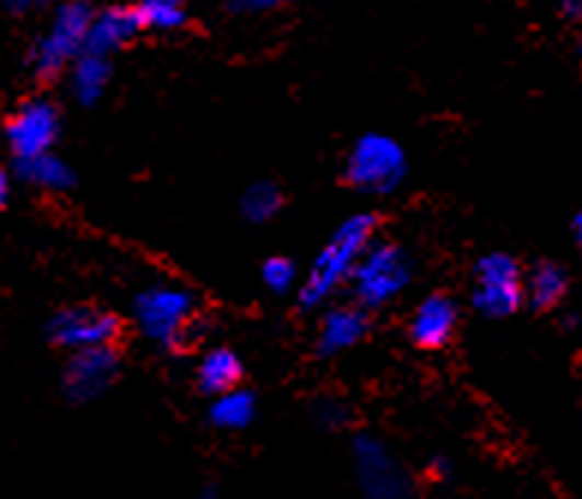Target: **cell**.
<instances>
[{"instance_id":"6da1fadb","label":"cell","mask_w":582,"mask_h":499,"mask_svg":"<svg viewBox=\"0 0 582 499\" xmlns=\"http://www.w3.org/2000/svg\"><path fill=\"white\" fill-rule=\"evenodd\" d=\"M376 233V217L373 214H354L333 233L328 247L316 256L312 271H309L307 286L300 290V304L316 307L324 298H331L333 292L343 286L345 280L352 277L354 262L369 245V238Z\"/></svg>"},{"instance_id":"7a4b0ae2","label":"cell","mask_w":582,"mask_h":499,"mask_svg":"<svg viewBox=\"0 0 582 499\" xmlns=\"http://www.w3.org/2000/svg\"><path fill=\"white\" fill-rule=\"evenodd\" d=\"M345 174L357 190L388 196L406 178V151H402L400 141H393L390 136L369 133L364 139L354 141Z\"/></svg>"},{"instance_id":"3957f363","label":"cell","mask_w":582,"mask_h":499,"mask_svg":"<svg viewBox=\"0 0 582 499\" xmlns=\"http://www.w3.org/2000/svg\"><path fill=\"white\" fill-rule=\"evenodd\" d=\"M354 295L366 307H381L393 302L411 280L409 256L397 245H366L361 259L354 262Z\"/></svg>"},{"instance_id":"277c9868","label":"cell","mask_w":582,"mask_h":499,"mask_svg":"<svg viewBox=\"0 0 582 499\" xmlns=\"http://www.w3.org/2000/svg\"><path fill=\"white\" fill-rule=\"evenodd\" d=\"M93 12L84 0H67L55 15V22L48 27V34L36 43L31 64L39 79H55L69 60L84 48V36L91 27Z\"/></svg>"},{"instance_id":"5b68a950","label":"cell","mask_w":582,"mask_h":499,"mask_svg":"<svg viewBox=\"0 0 582 499\" xmlns=\"http://www.w3.org/2000/svg\"><path fill=\"white\" fill-rule=\"evenodd\" d=\"M471 302L480 314L511 316L523 304V274L514 256L490 253L478 262Z\"/></svg>"},{"instance_id":"8992f818","label":"cell","mask_w":582,"mask_h":499,"mask_svg":"<svg viewBox=\"0 0 582 499\" xmlns=\"http://www.w3.org/2000/svg\"><path fill=\"white\" fill-rule=\"evenodd\" d=\"M193 314V295L174 286H150L136 298L138 326L157 343H174L190 326Z\"/></svg>"},{"instance_id":"52a82bcc","label":"cell","mask_w":582,"mask_h":499,"mask_svg":"<svg viewBox=\"0 0 582 499\" xmlns=\"http://www.w3.org/2000/svg\"><path fill=\"white\" fill-rule=\"evenodd\" d=\"M60 133V112L48 100H27L7 121V141L15 160H31L52 151Z\"/></svg>"},{"instance_id":"ba28073f","label":"cell","mask_w":582,"mask_h":499,"mask_svg":"<svg viewBox=\"0 0 582 499\" xmlns=\"http://www.w3.org/2000/svg\"><path fill=\"white\" fill-rule=\"evenodd\" d=\"M117 319L112 314L103 310H93V307H69L60 310L52 319V337L55 343L72 349H93V347H109L117 337Z\"/></svg>"},{"instance_id":"9c48e42d","label":"cell","mask_w":582,"mask_h":499,"mask_svg":"<svg viewBox=\"0 0 582 499\" xmlns=\"http://www.w3.org/2000/svg\"><path fill=\"white\" fill-rule=\"evenodd\" d=\"M141 27H145V19H141V12L138 10H126V7L105 10L91 19V27H88V36H84V48H81V52L109 58L115 48L129 43Z\"/></svg>"},{"instance_id":"30bf717a","label":"cell","mask_w":582,"mask_h":499,"mask_svg":"<svg viewBox=\"0 0 582 499\" xmlns=\"http://www.w3.org/2000/svg\"><path fill=\"white\" fill-rule=\"evenodd\" d=\"M457 304L447 295H430L411 319V340L423 349H442L457 331Z\"/></svg>"},{"instance_id":"8fae6325","label":"cell","mask_w":582,"mask_h":499,"mask_svg":"<svg viewBox=\"0 0 582 499\" xmlns=\"http://www.w3.org/2000/svg\"><path fill=\"white\" fill-rule=\"evenodd\" d=\"M117 359L109 347H93L79 349L76 361L69 364L67 373V388L76 397H91L96 392H103L105 383L115 376Z\"/></svg>"},{"instance_id":"7c38bea8","label":"cell","mask_w":582,"mask_h":499,"mask_svg":"<svg viewBox=\"0 0 582 499\" xmlns=\"http://www.w3.org/2000/svg\"><path fill=\"white\" fill-rule=\"evenodd\" d=\"M243 376L240 359L231 349H210L202 364H198V385L205 395H226L235 392Z\"/></svg>"},{"instance_id":"4fadbf2b","label":"cell","mask_w":582,"mask_h":499,"mask_svg":"<svg viewBox=\"0 0 582 499\" xmlns=\"http://www.w3.org/2000/svg\"><path fill=\"white\" fill-rule=\"evenodd\" d=\"M19 174L27 184L39 186V190H52V193H64L76 181L72 169L52 151L31 157V160H19Z\"/></svg>"},{"instance_id":"5bb4252c","label":"cell","mask_w":582,"mask_h":499,"mask_svg":"<svg viewBox=\"0 0 582 499\" xmlns=\"http://www.w3.org/2000/svg\"><path fill=\"white\" fill-rule=\"evenodd\" d=\"M525 295L535 310H552L556 304L568 295V274L556 262H544L532 271V277L525 283Z\"/></svg>"},{"instance_id":"9a60e30c","label":"cell","mask_w":582,"mask_h":499,"mask_svg":"<svg viewBox=\"0 0 582 499\" xmlns=\"http://www.w3.org/2000/svg\"><path fill=\"white\" fill-rule=\"evenodd\" d=\"M366 331V316L352 307L331 310L321 328V352H340L345 347H354Z\"/></svg>"},{"instance_id":"2e32d148","label":"cell","mask_w":582,"mask_h":499,"mask_svg":"<svg viewBox=\"0 0 582 499\" xmlns=\"http://www.w3.org/2000/svg\"><path fill=\"white\" fill-rule=\"evenodd\" d=\"M109 79H112L109 60L84 52V55L76 60V70H72V93L79 97V103L91 105L103 97Z\"/></svg>"},{"instance_id":"e0dca14e","label":"cell","mask_w":582,"mask_h":499,"mask_svg":"<svg viewBox=\"0 0 582 499\" xmlns=\"http://www.w3.org/2000/svg\"><path fill=\"white\" fill-rule=\"evenodd\" d=\"M361 473H364L366 490L373 494V499H397L400 494V481H388L390 464L385 454L378 452L373 442H361Z\"/></svg>"},{"instance_id":"ac0fdd59","label":"cell","mask_w":582,"mask_h":499,"mask_svg":"<svg viewBox=\"0 0 582 499\" xmlns=\"http://www.w3.org/2000/svg\"><path fill=\"white\" fill-rule=\"evenodd\" d=\"M283 208V193L279 186L271 184V181H262V184H252L243 199H240V211L250 223H264L274 217L276 211Z\"/></svg>"},{"instance_id":"d6986e66","label":"cell","mask_w":582,"mask_h":499,"mask_svg":"<svg viewBox=\"0 0 582 499\" xmlns=\"http://www.w3.org/2000/svg\"><path fill=\"white\" fill-rule=\"evenodd\" d=\"M252 397L247 392H226L219 395L217 407H214V421L219 428H243L252 418Z\"/></svg>"},{"instance_id":"ffe728a7","label":"cell","mask_w":582,"mask_h":499,"mask_svg":"<svg viewBox=\"0 0 582 499\" xmlns=\"http://www.w3.org/2000/svg\"><path fill=\"white\" fill-rule=\"evenodd\" d=\"M141 19L145 27H160V31H174L183 24V0H141Z\"/></svg>"},{"instance_id":"44dd1931","label":"cell","mask_w":582,"mask_h":499,"mask_svg":"<svg viewBox=\"0 0 582 499\" xmlns=\"http://www.w3.org/2000/svg\"><path fill=\"white\" fill-rule=\"evenodd\" d=\"M262 277L264 283L271 286L274 292H288L295 286L297 280V268L292 259H283V256H274V259H267L262 268Z\"/></svg>"},{"instance_id":"7402d4cb","label":"cell","mask_w":582,"mask_h":499,"mask_svg":"<svg viewBox=\"0 0 582 499\" xmlns=\"http://www.w3.org/2000/svg\"><path fill=\"white\" fill-rule=\"evenodd\" d=\"M31 3H34V0H0V7H3V10H10V12L27 10Z\"/></svg>"},{"instance_id":"603a6c76","label":"cell","mask_w":582,"mask_h":499,"mask_svg":"<svg viewBox=\"0 0 582 499\" xmlns=\"http://www.w3.org/2000/svg\"><path fill=\"white\" fill-rule=\"evenodd\" d=\"M7 199H10V178L7 172H0V208L7 205Z\"/></svg>"},{"instance_id":"cb8c5ba5","label":"cell","mask_w":582,"mask_h":499,"mask_svg":"<svg viewBox=\"0 0 582 499\" xmlns=\"http://www.w3.org/2000/svg\"><path fill=\"white\" fill-rule=\"evenodd\" d=\"M564 10L571 12L573 19H577V15H580V0H564Z\"/></svg>"},{"instance_id":"d4e9b609","label":"cell","mask_w":582,"mask_h":499,"mask_svg":"<svg viewBox=\"0 0 582 499\" xmlns=\"http://www.w3.org/2000/svg\"><path fill=\"white\" fill-rule=\"evenodd\" d=\"M247 7H271V3H279V0H243Z\"/></svg>"}]
</instances>
